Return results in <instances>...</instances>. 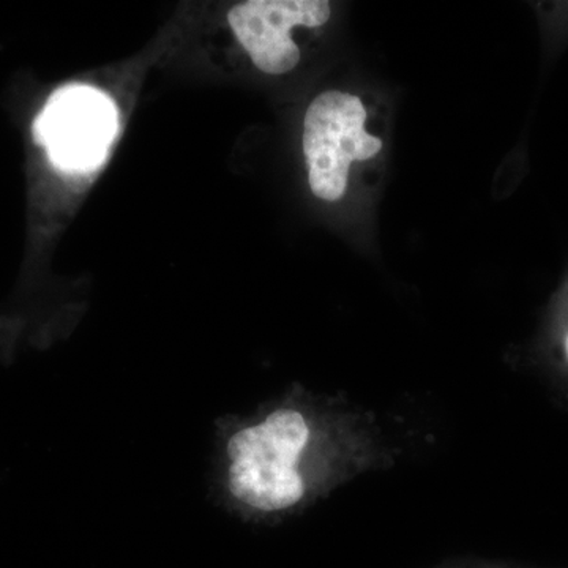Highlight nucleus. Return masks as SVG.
<instances>
[{
  "label": "nucleus",
  "instance_id": "nucleus-1",
  "mask_svg": "<svg viewBox=\"0 0 568 568\" xmlns=\"http://www.w3.org/2000/svg\"><path fill=\"white\" fill-rule=\"evenodd\" d=\"M308 439L304 416L287 409L235 433L227 444L231 493L256 510H284L297 504L304 496L297 465Z\"/></svg>",
  "mask_w": 568,
  "mask_h": 568
},
{
  "label": "nucleus",
  "instance_id": "nucleus-5",
  "mask_svg": "<svg viewBox=\"0 0 568 568\" xmlns=\"http://www.w3.org/2000/svg\"><path fill=\"white\" fill-rule=\"evenodd\" d=\"M566 349H567V355H568V336H567Z\"/></svg>",
  "mask_w": 568,
  "mask_h": 568
},
{
  "label": "nucleus",
  "instance_id": "nucleus-2",
  "mask_svg": "<svg viewBox=\"0 0 568 568\" xmlns=\"http://www.w3.org/2000/svg\"><path fill=\"white\" fill-rule=\"evenodd\" d=\"M366 111L361 99L331 91L310 104L304 121V152L312 192L334 203L346 192L351 164L368 160L383 141L365 130Z\"/></svg>",
  "mask_w": 568,
  "mask_h": 568
},
{
  "label": "nucleus",
  "instance_id": "nucleus-4",
  "mask_svg": "<svg viewBox=\"0 0 568 568\" xmlns=\"http://www.w3.org/2000/svg\"><path fill=\"white\" fill-rule=\"evenodd\" d=\"M331 18L324 0H248L227 13L235 39L248 52L257 69L284 74L301 61V51L291 40L294 28H320Z\"/></svg>",
  "mask_w": 568,
  "mask_h": 568
},
{
  "label": "nucleus",
  "instance_id": "nucleus-3",
  "mask_svg": "<svg viewBox=\"0 0 568 568\" xmlns=\"http://www.w3.org/2000/svg\"><path fill=\"white\" fill-rule=\"evenodd\" d=\"M118 132L110 97L89 85L55 92L36 123L37 140L65 173H91L106 159Z\"/></svg>",
  "mask_w": 568,
  "mask_h": 568
}]
</instances>
